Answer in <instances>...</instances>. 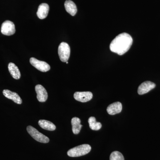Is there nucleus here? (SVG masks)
<instances>
[{"mask_svg": "<svg viewBox=\"0 0 160 160\" xmlns=\"http://www.w3.org/2000/svg\"><path fill=\"white\" fill-rule=\"evenodd\" d=\"M132 44V39L131 36L123 32L112 40L110 45V49L112 52L122 55L129 51Z\"/></svg>", "mask_w": 160, "mask_h": 160, "instance_id": "nucleus-1", "label": "nucleus"}, {"mask_svg": "<svg viewBox=\"0 0 160 160\" xmlns=\"http://www.w3.org/2000/svg\"><path fill=\"white\" fill-rule=\"evenodd\" d=\"M91 149V146L89 145L83 144L69 149L67 154L71 157H78L88 154Z\"/></svg>", "mask_w": 160, "mask_h": 160, "instance_id": "nucleus-2", "label": "nucleus"}, {"mask_svg": "<svg viewBox=\"0 0 160 160\" xmlns=\"http://www.w3.org/2000/svg\"><path fill=\"white\" fill-rule=\"evenodd\" d=\"M27 131L32 137L39 142L47 143L49 142V138L41 133L32 126H28L27 127Z\"/></svg>", "mask_w": 160, "mask_h": 160, "instance_id": "nucleus-3", "label": "nucleus"}, {"mask_svg": "<svg viewBox=\"0 0 160 160\" xmlns=\"http://www.w3.org/2000/svg\"><path fill=\"white\" fill-rule=\"evenodd\" d=\"M58 53L61 61L66 62L70 54V48L68 44L64 42L61 43L58 49Z\"/></svg>", "mask_w": 160, "mask_h": 160, "instance_id": "nucleus-4", "label": "nucleus"}, {"mask_svg": "<svg viewBox=\"0 0 160 160\" xmlns=\"http://www.w3.org/2000/svg\"><path fill=\"white\" fill-rule=\"evenodd\" d=\"M30 64L38 70L42 72H46L50 69V66L48 63L40 61L34 58L30 59Z\"/></svg>", "mask_w": 160, "mask_h": 160, "instance_id": "nucleus-5", "label": "nucleus"}, {"mask_svg": "<svg viewBox=\"0 0 160 160\" xmlns=\"http://www.w3.org/2000/svg\"><path fill=\"white\" fill-rule=\"evenodd\" d=\"M16 29L14 23L10 21H6L2 24L1 32L6 36H11L15 33Z\"/></svg>", "mask_w": 160, "mask_h": 160, "instance_id": "nucleus-6", "label": "nucleus"}, {"mask_svg": "<svg viewBox=\"0 0 160 160\" xmlns=\"http://www.w3.org/2000/svg\"><path fill=\"white\" fill-rule=\"evenodd\" d=\"M75 99L82 102H89L92 99V93L90 92H76L73 95Z\"/></svg>", "mask_w": 160, "mask_h": 160, "instance_id": "nucleus-7", "label": "nucleus"}, {"mask_svg": "<svg viewBox=\"0 0 160 160\" xmlns=\"http://www.w3.org/2000/svg\"><path fill=\"white\" fill-rule=\"evenodd\" d=\"M155 87V83L150 81H146L142 83L139 86L138 90V93L139 95L146 94L152 89H154Z\"/></svg>", "mask_w": 160, "mask_h": 160, "instance_id": "nucleus-8", "label": "nucleus"}, {"mask_svg": "<svg viewBox=\"0 0 160 160\" xmlns=\"http://www.w3.org/2000/svg\"><path fill=\"white\" fill-rule=\"evenodd\" d=\"M35 91L38 101L41 102H46L48 98V93L45 88L42 85H38L35 86Z\"/></svg>", "mask_w": 160, "mask_h": 160, "instance_id": "nucleus-9", "label": "nucleus"}, {"mask_svg": "<svg viewBox=\"0 0 160 160\" xmlns=\"http://www.w3.org/2000/svg\"><path fill=\"white\" fill-rule=\"evenodd\" d=\"M3 94L6 98L12 100L17 104H21L22 103V99L16 92H13L8 89H4Z\"/></svg>", "mask_w": 160, "mask_h": 160, "instance_id": "nucleus-10", "label": "nucleus"}, {"mask_svg": "<svg viewBox=\"0 0 160 160\" xmlns=\"http://www.w3.org/2000/svg\"><path fill=\"white\" fill-rule=\"evenodd\" d=\"M49 10V5L46 3H42L39 6L37 14L41 19L46 18L48 16Z\"/></svg>", "mask_w": 160, "mask_h": 160, "instance_id": "nucleus-11", "label": "nucleus"}, {"mask_svg": "<svg viewBox=\"0 0 160 160\" xmlns=\"http://www.w3.org/2000/svg\"><path fill=\"white\" fill-rule=\"evenodd\" d=\"M122 109V103L120 102H116L108 106V108H107V111L109 114L113 115L121 112Z\"/></svg>", "mask_w": 160, "mask_h": 160, "instance_id": "nucleus-12", "label": "nucleus"}, {"mask_svg": "<svg viewBox=\"0 0 160 160\" xmlns=\"http://www.w3.org/2000/svg\"><path fill=\"white\" fill-rule=\"evenodd\" d=\"M66 11L72 16H74L77 12L76 5L71 0H67L65 2Z\"/></svg>", "mask_w": 160, "mask_h": 160, "instance_id": "nucleus-13", "label": "nucleus"}, {"mask_svg": "<svg viewBox=\"0 0 160 160\" xmlns=\"http://www.w3.org/2000/svg\"><path fill=\"white\" fill-rule=\"evenodd\" d=\"M8 69L12 77L15 79H19L21 74L18 66L14 63L10 62L8 65Z\"/></svg>", "mask_w": 160, "mask_h": 160, "instance_id": "nucleus-14", "label": "nucleus"}, {"mask_svg": "<svg viewBox=\"0 0 160 160\" xmlns=\"http://www.w3.org/2000/svg\"><path fill=\"white\" fill-rule=\"evenodd\" d=\"M71 124L73 133L74 134H78L82 126L81 124V120L78 118H73L71 120Z\"/></svg>", "mask_w": 160, "mask_h": 160, "instance_id": "nucleus-15", "label": "nucleus"}, {"mask_svg": "<svg viewBox=\"0 0 160 160\" xmlns=\"http://www.w3.org/2000/svg\"><path fill=\"white\" fill-rule=\"evenodd\" d=\"M38 124L41 128L49 131H54L56 129L53 123L47 120H40L39 121Z\"/></svg>", "mask_w": 160, "mask_h": 160, "instance_id": "nucleus-16", "label": "nucleus"}, {"mask_svg": "<svg viewBox=\"0 0 160 160\" xmlns=\"http://www.w3.org/2000/svg\"><path fill=\"white\" fill-rule=\"evenodd\" d=\"M89 127L90 129L93 130H98L102 128V124L96 122L95 118L91 117L88 120Z\"/></svg>", "mask_w": 160, "mask_h": 160, "instance_id": "nucleus-17", "label": "nucleus"}, {"mask_svg": "<svg viewBox=\"0 0 160 160\" xmlns=\"http://www.w3.org/2000/svg\"><path fill=\"white\" fill-rule=\"evenodd\" d=\"M110 160H125L122 154L118 151L112 152L110 156Z\"/></svg>", "mask_w": 160, "mask_h": 160, "instance_id": "nucleus-18", "label": "nucleus"}, {"mask_svg": "<svg viewBox=\"0 0 160 160\" xmlns=\"http://www.w3.org/2000/svg\"><path fill=\"white\" fill-rule=\"evenodd\" d=\"M66 63H67V64H68V62H66Z\"/></svg>", "mask_w": 160, "mask_h": 160, "instance_id": "nucleus-19", "label": "nucleus"}]
</instances>
